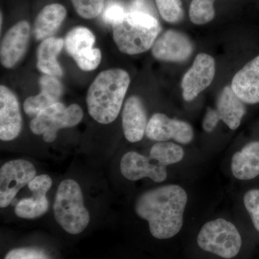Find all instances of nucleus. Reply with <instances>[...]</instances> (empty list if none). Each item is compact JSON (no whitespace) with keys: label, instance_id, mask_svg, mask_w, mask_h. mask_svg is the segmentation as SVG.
Returning <instances> with one entry per match:
<instances>
[{"label":"nucleus","instance_id":"nucleus-1","mask_svg":"<svg viewBox=\"0 0 259 259\" xmlns=\"http://www.w3.org/2000/svg\"><path fill=\"white\" fill-rule=\"evenodd\" d=\"M187 192L180 186L168 185L145 191L134 204L136 215L147 221L151 235L168 239L178 234L183 226Z\"/></svg>","mask_w":259,"mask_h":259},{"label":"nucleus","instance_id":"nucleus-2","mask_svg":"<svg viewBox=\"0 0 259 259\" xmlns=\"http://www.w3.org/2000/svg\"><path fill=\"white\" fill-rule=\"evenodd\" d=\"M130 83L128 73L123 69L105 70L97 75L87 95L88 112L94 120L102 125L116 120Z\"/></svg>","mask_w":259,"mask_h":259},{"label":"nucleus","instance_id":"nucleus-3","mask_svg":"<svg viewBox=\"0 0 259 259\" xmlns=\"http://www.w3.org/2000/svg\"><path fill=\"white\" fill-rule=\"evenodd\" d=\"M183 148L171 142H158L146 156L136 151L126 153L120 163L121 174L127 180L138 181L149 178L161 183L167 177L166 167L183 159Z\"/></svg>","mask_w":259,"mask_h":259},{"label":"nucleus","instance_id":"nucleus-4","mask_svg":"<svg viewBox=\"0 0 259 259\" xmlns=\"http://www.w3.org/2000/svg\"><path fill=\"white\" fill-rule=\"evenodd\" d=\"M161 31L157 19L148 13L128 11L112 25L113 39L119 50L136 55L152 48Z\"/></svg>","mask_w":259,"mask_h":259},{"label":"nucleus","instance_id":"nucleus-5","mask_svg":"<svg viewBox=\"0 0 259 259\" xmlns=\"http://www.w3.org/2000/svg\"><path fill=\"white\" fill-rule=\"evenodd\" d=\"M53 210L56 223L69 234H80L90 224V214L84 205L82 190L72 179L59 184Z\"/></svg>","mask_w":259,"mask_h":259},{"label":"nucleus","instance_id":"nucleus-6","mask_svg":"<svg viewBox=\"0 0 259 259\" xmlns=\"http://www.w3.org/2000/svg\"><path fill=\"white\" fill-rule=\"evenodd\" d=\"M197 243L202 250L230 259L238 254L242 239L234 224L218 218L205 223L199 231Z\"/></svg>","mask_w":259,"mask_h":259},{"label":"nucleus","instance_id":"nucleus-7","mask_svg":"<svg viewBox=\"0 0 259 259\" xmlns=\"http://www.w3.org/2000/svg\"><path fill=\"white\" fill-rule=\"evenodd\" d=\"M81 107L76 104L66 107L57 102L47 107L32 119L30 131L34 134L42 135L45 142L52 143L57 137L59 130L69 128L80 123L83 118Z\"/></svg>","mask_w":259,"mask_h":259},{"label":"nucleus","instance_id":"nucleus-8","mask_svg":"<svg viewBox=\"0 0 259 259\" xmlns=\"http://www.w3.org/2000/svg\"><path fill=\"white\" fill-rule=\"evenodd\" d=\"M36 176V168L27 160L15 159L5 163L0 168V207H8L20 190Z\"/></svg>","mask_w":259,"mask_h":259},{"label":"nucleus","instance_id":"nucleus-9","mask_svg":"<svg viewBox=\"0 0 259 259\" xmlns=\"http://www.w3.org/2000/svg\"><path fill=\"white\" fill-rule=\"evenodd\" d=\"M95 41L96 39L93 32L85 27L71 29L65 37L66 51L83 71H93L101 63V51L93 48Z\"/></svg>","mask_w":259,"mask_h":259},{"label":"nucleus","instance_id":"nucleus-10","mask_svg":"<svg viewBox=\"0 0 259 259\" xmlns=\"http://www.w3.org/2000/svg\"><path fill=\"white\" fill-rule=\"evenodd\" d=\"M214 58L204 53L197 54L190 69L182 78V96L187 102L195 100L199 94L209 88L215 75Z\"/></svg>","mask_w":259,"mask_h":259},{"label":"nucleus","instance_id":"nucleus-11","mask_svg":"<svg viewBox=\"0 0 259 259\" xmlns=\"http://www.w3.org/2000/svg\"><path fill=\"white\" fill-rule=\"evenodd\" d=\"M146 136L157 142L174 139L181 144H188L194 139L192 125L186 121L169 118L163 113H155L148 120Z\"/></svg>","mask_w":259,"mask_h":259},{"label":"nucleus","instance_id":"nucleus-12","mask_svg":"<svg viewBox=\"0 0 259 259\" xmlns=\"http://www.w3.org/2000/svg\"><path fill=\"white\" fill-rule=\"evenodd\" d=\"M194 44L184 32L168 30L157 37L151 54L155 59L166 62H184L193 54Z\"/></svg>","mask_w":259,"mask_h":259},{"label":"nucleus","instance_id":"nucleus-13","mask_svg":"<svg viewBox=\"0 0 259 259\" xmlns=\"http://www.w3.org/2000/svg\"><path fill=\"white\" fill-rule=\"evenodd\" d=\"M53 181L49 175H37L29 183L30 197L23 198L17 203L15 214L22 219L32 220L41 217L49 208L47 194L52 187Z\"/></svg>","mask_w":259,"mask_h":259},{"label":"nucleus","instance_id":"nucleus-14","mask_svg":"<svg viewBox=\"0 0 259 259\" xmlns=\"http://www.w3.org/2000/svg\"><path fill=\"white\" fill-rule=\"evenodd\" d=\"M30 36V24L25 20L18 22L5 33L0 47V61L4 67H14L23 57Z\"/></svg>","mask_w":259,"mask_h":259},{"label":"nucleus","instance_id":"nucleus-15","mask_svg":"<svg viewBox=\"0 0 259 259\" xmlns=\"http://www.w3.org/2000/svg\"><path fill=\"white\" fill-rule=\"evenodd\" d=\"M22 130V115L18 98L9 88L0 87V139L11 141Z\"/></svg>","mask_w":259,"mask_h":259},{"label":"nucleus","instance_id":"nucleus-16","mask_svg":"<svg viewBox=\"0 0 259 259\" xmlns=\"http://www.w3.org/2000/svg\"><path fill=\"white\" fill-rule=\"evenodd\" d=\"M147 115L144 103L138 96L127 99L122 113V125L125 139L131 143L141 141L146 134Z\"/></svg>","mask_w":259,"mask_h":259},{"label":"nucleus","instance_id":"nucleus-17","mask_svg":"<svg viewBox=\"0 0 259 259\" xmlns=\"http://www.w3.org/2000/svg\"><path fill=\"white\" fill-rule=\"evenodd\" d=\"M231 86L245 104L259 103V56L247 63L235 74Z\"/></svg>","mask_w":259,"mask_h":259},{"label":"nucleus","instance_id":"nucleus-18","mask_svg":"<svg viewBox=\"0 0 259 259\" xmlns=\"http://www.w3.org/2000/svg\"><path fill=\"white\" fill-rule=\"evenodd\" d=\"M39 84L40 93L28 97L23 104L24 111L32 118L47 107L59 102L62 95V86L55 76L44 74L39 79Z\"/></svg>","mask_w":259,"mask_h":259},{"label":"nucleus","instance_id":"nucleus-19","mask_svg":"<svg viewBox=\"0 0 259 259\" xmlns=\"http://www.w3.org/2000/svg\"><path fill=\"white\" fill-rule=\"evenodd\" d=\"M231 171L233 176L240 180H253L259 176V141L245 145L233 154Z\"/></svg>","mask_w":259,"mask_h":259},{"label":"nucleus","instance_id":"nucleus-20","mask_svg":"<svg viewBox=\"0 0 259 259\" xmlns=\"http://www.w3.org/2000/svg\"><path fill=\"white\" fill-rule=\"evenodd\" d=\"M221 120L230 129L235 131L239 127L246 112L245 103L233 92L231 86H226L220 94L217 109Z\"/></svg>","mask_w":259,"mask_h":259},{"label":"nucleus","instance_id":"nucleus-21","mask_svg":"<svg viewBox=\"0 0 259 259\" xmlns=\"http://www.w3.org/2000/svg\"><path fill=\"white\" fill-rule=\"evenodd\" d=\"M64 47V39L51 37L42 40L37 50V68L40 72L49 76L61 77L64 74L57 60Z\"/></svg>","mask_w":259,"mask_h":259},{"label":"nucleus","instance_id":"nucleus-22","mask_svg":"<svg viewBox=\"0 0 259 259\" xmlns=\"http://www.w3.org/2000/svg\"><path fill=\"white\" fill-rule=\"evenodd\" d=\"M66 17V10L60 4H51L42 8L34 23L33 35L37 40L53 37Z\"/></svg>","mask_w":259,"mask_h":259},{"label":"nucleus","instance_id":"nucleus-23","mask_svg":"<svg viewBox=\"0 0 259 259\" xmlns=\"http://www.w3.org/2000/svg\"><path fill=\"white\" fill-rule=\"evenodd\" d=\"M215 0H192L190 7V18L195 25H204L212 21L215 15Z\"/></svg>","mask_w":259,"mask_h":259},{"label":"nucleus","instance_id":"nucleus-24","mask_svg":"<svg viewBox=\"0 0 259 259\" xmlns=\"http://www.w3.org/2000/svg\"><path fill=\"white\" fill-rule=\"evenodd\" d=\"M156 6L162 18L167 23H180L185 16L181 0H156Z\"/></svg>","mask_w":259,"mask_h":259},{"label":"nucleus","instance_id":"nucleus-25","mask_svg":"<svg viewBox=\"0 0 259 259\" xmlns=\"http://www.w3.org/2000/svg\"><path fill=\"white\" fill-rule=\"evenodd\" d=\"M76 13L85 19L96 18L105 8V0H71Z\"/></svg>","mask_w":259,"mask_h":259},{"label":"nucleus","instance_id":"nucleus-26","mask_svg":"<svg viewBox=\"0 0 259 259\" xmlns=\"http://www.w3.org/2000/svg\"><path fill=\"white\" fill-rule=\"evenodd\" d=\"M243 203L251 218L255 230L259 232V190L254 189L247 192L243 197Z\"/></svg>","mask_w":259,"mask_h":259},{"label":"nucleus","instance_id":"nucleus-27","mask_svg":"<svg viewBox=\"0 0 259 259\" xmlns=\"http://www.w3.org/2000/svg\"><path fill=\"white\" fill-rule=\"evenodd\" d=\"M5 259H51L45 250L34 247H24L12 249Z\"/></svg>","mask_w":259,"mask_h":259},{"label":"nucleus","instance_id":"nucleus-28","mask_svg":"<svg viewBox=\"0 0 259 259\" xmlns=\"http://www.w3.org/2000/svg\"><path fill=\"white\" fill-rule=\"evenodd\" d=\"M127 12L124 9L123 6L119 3H109L105 8L103 13V19L106 23L113 25L121 19L123 18L124 15Z\"/></svg>","mask_w":259,"mask_h":259},{"label":"nucleus","instance_id":"nucleus-29","mask_svg":"<svg viewBox=\"0 0 259 259\" xmlns=\"http://www.w3.org/2000/svg\"><path fill=\"white\" fill-rule=\"evenodd\" d=\"M220 120H221V119L218 110L209 107L206 111L203 121H202V128L208 134L212 133L217 127Z\"/></svg>","mask_w":259,"mask_h":259},{"label":"nucleus","instance_id":"nucleus-30","mask_svg":"<svg viewBox=\"0 0 259 259\" xmlns=\"http://www.w3.org/2000/svg\"><path fill=\"white\" fill-rule=\"evenodd\" d=\"M130 11L142 12L151 14V8L146 0H134L131 5Z\"/></svg>","mask_w":259,"mask_h":259}]
</instances>
